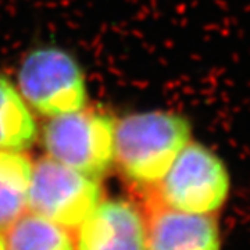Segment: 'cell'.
Masks as SVG:
<instances>
[{"mask_svg": "<svg viewBox=\"0 0 250 250\" xmlns=\"http://www.w3.org/2000/svg\"><path fill=\"white\" fill-rule=\"evenodd\" d=\"M192 141L187 117L164 110L135 113L116 123L114 163L135 187L150 188Z\"/></svg>", "mask_w": 250, "mask_h": 250, "instance_id": "cell-1", "label": "cell"}, {"mask_svg": "<svg viewBox=\"0 0 250 250\" xmlns=\"http://www.w3.org/2000/svg\"><path fill=\"white\" fill-rule=\"evenodd\" d=\"M142 190L174 210L215 215L228 202L231 175L214 150L192 139L164 177L156 185Z\"/></svg>", "mask_w": 250, "mask_h": 250, "instance_id": "cell-2", "label": "cell"}, {"mask_svg": "<svg viewBox=\"0 0 250 250\" xmlns=\"http://www.w3.org/2000/svg\"><path fill=\"white\" fill-rule=\"evenodd\" d=\"M114 129L110 114L83 107L52 117L43 128V145L50 159L99 179L114 163Z\"/></svg>", "mask_w": 250, "mask_h": 250, "instance_id": "cell-3", "label": "cell"}, {"mask_svg": "<svg viewBox=\"0 0 250 250\" xmlns=\"http://www.w3.org/2000/svg\"><path fill=\"white\" fill-rule=\"evenodd\" d=\"M20 93L39 114L57 117L86 106V85L75 59L56 47L28 54L18 71Z\"/></svg>", "mask_w": 250, "mask_h": 250, "instance_id": "cell-4", "label": "cell"}, {"mask_svg": "<svg viewBox=\"0 0 250 250\" xmlns=\"http://www.w3.org/2000/svg\"><path fill=\"white\" fill-rule=\"evenodd\" d=\"M102 202L99 179L90 178L50 157L32 167L28 211L75 231Z\"/></svg>", "mask_w": 250, "mask_h": 250, "instance_id": "cell-5", "label": "cell"}, {"mask_svg": "<svg viewBox=\"0 0 250 250\" xmlns=\"http://www.w3.org/2000/svg\"><path fill=\"white\" fill-rule=\"evenodd\" d=\"M147 250H221V231L214 215L174 210L143 190Z\"/></svg>", "mask_w": 250, "mask_h": 250, "instance_id": "cell-6", "label": "cell"}, {"mask_svg": "<svg viewBox=\"0 0 250 250\" xmlns=\"http://www.w3.org/2000/svg\"><path fill=\"white\" fill-rule=\"evenodd\" d=\"M75 232V250H147L143 210L126 200L100 202Z\"/></svg>", "mask_w": 250, "mask_h": 250, "instance_id": "cell-7", "label": "cell"}, {"mask_svg": "<svg viewBox=\"0 0 250 250\" xmlns=\"http://www.w3.org/2000/svg\"><path fill=\"white\" fill-rule=\"evenodd\" d=\"M32 167L22 152L0 150V232L28 211Z\"/></svg>", "mask_w": 250, "mask_h": 250, "instance_id": "cell-8", "label": "cell"}, {"mask_svg": "<svg viewBox=\"0 0 250 250\" xmlns=\"http://www.w3.org/2000/svg\"><path fill=\"white\" fill-rule=\"evenodd\" d=\"M38 129L20 90L0 75V150L24 152L35 142Z\"/></svg>", "mask_w": 250, "mask_h": 250, "instance_id": "cell-9", "label": "cell"}, {"mask_svg": "<svg viewBox=\"0 0 250 250\" xmlns=\"http://www.w3.org/2000/svg\"><path fill=\"white\" fill-rule=\"evenodd\" d=\"M4 232L7 250H75L71 231L31 211Z\"/></svg>", "mask_w": 250, "mask_h": 250, "instance_id": "cell-10", "label": "cell"}, {"mask_svg": "<svg viewBox=\"0 0 250 250\" xmlns=\"http://www.w3.org/2000/svg\"><path fill=\"white\" fill-rule=\"evenodd\" d=\"M0 250H7V248H6V241H4V236L1 235V232H0Z\"/></svg>", "mask_w": 250, "mask_h": 250, "instance_id": "cell-11", "label": "cell"}]
</instances>
